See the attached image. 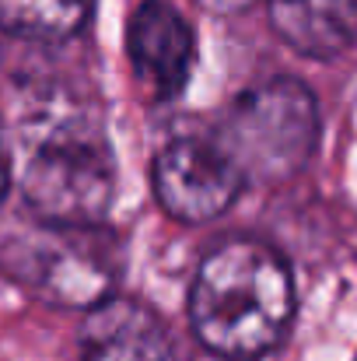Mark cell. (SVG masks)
Returning <instances> with one entry per match:
<instances>
[{
	"mask_svg": "<svg viewBox=\"0 0 357 361\" xmlns=\"http://www.w3.org/2000/svg\"><path fill=\"white\" fill-rule=\"evenodd\" d=\"M81 361H175L165 323L137 298H102L81 330Z\"/></svg>",
	"mask_w": 357,
	"mask_h": 361,
	"instance_id": "obj_7",
	"label": "cell"
},
{
	"mask_svg": "<svg viewBox=\"0 0 357 361\" xmlns=\"http://www.w3.org/2000/svg\"><path fill=\"white\" fill-rule=\"evenodd\" d=\"M214 140L228 151L245 183L280 186L305 169L319 140L315 95L291 78L263 81L238 95Z\"/></svg>",
	"mask_w": 357,
	"mask_h": 361,
	"instance_id": "obj_3",
	"label": "cell"
},
{
	"mask_svg": "<svg viewBox=\"0 0 357 361\" xmlns=\"http://www.w3.org/2000/svg\"><path fill=\"white\" fill-rule=\"evenodd\" d=\"M4 263L25 288L56 305H99L116 281L113 245L95 225L46 221V228L7 242Z\"/></svg>",
	"mask_w": 357,
	"mask_h": 361,
	"instance_id": "obj_4",
	"label": "cell"
},
{
	"mask_svg": "<svg viewBox=\"0 0 357 361\" xmlns=\"http://www.w3.org/2000/svg\"><path fill=\"white\" fill-rule=\"evenodd\" d=\"M95 0H0V28L28 42H63L77 35Z\"/></svg>",
	"mask_w": 357,
	"mask_h": 361,
	"instance_id": "obj_9",
	"label": "cell"
},
{
	"mask_svg": "<svg viewBox=\"0 0 357 361\" xmlns=\"http://www.w3.org/2000/svg\"><path fill=\"white\" fill-rule=\"evenodd\" d=\"M7 186H11V158H7V147L0 140V197L7 193Z\"/></svg>",
	"mask_w": 357,
	"mask_h": 361,
	"instance_id": "obj_11",
	"label": "cell"
},
{
	"mask_svg": "<svg viewBox=\"0 0 357 361\" xmlns=\"http://www.w3.org/2000/svg\"><path fill=\"white\" fill-rule=\"evenodd\" d=\"M270 25L294 53L333 60L357 39V0H270Z\"/></svg>",
	"mask_w": 357,
	"mask_h": 361,
	"instance_id": "obj_8",
	"label": "cell"
},
{
	"mask_svg": "<svg viewBox=\"0 0 357 361\" xmlns=\"http://www.w3.org/2000/svg\"><path fill=\"white\" fill-rule=\"evenodd\" d=\"M245 176L218 140L175 137L154 158V197L158 204L189 225L225 214L238 200Z\"/></svg>",
	"mask_w": 357,
	"mask_h": 361,
	"instance_id": "obj_5",
	"label": "cell"
},
{
	"mask_svg": "<svg viewBox=\"0 0 357 361\" xmlns=\"http://www.w3.org/2000/svg\"><path fill=\"white\" fill-rule=\"evenodd\" d=\"M203 11H211V14H235V11H245L249 4H256V0H196Z\"/></svg>",
	"mask_w": 357,
	"mask_h": 361,
	"instance_id": "obj_10",
	"label": "cell"
},
{
	"mask_svg": "<svg viewBox=\"0 0 357 361\" xmlns=\"http://www.w3.org/2000/svg\"><path fill=\"white\" fill-rule=\"evenodd\" d=\"M126 56L137 88L151 102H172L193 78L196 35L172 4L144 0L126 25Z\"/></svg>",
	"mask_w": 357,
	"mask_h": 361,
	"instance_id": "obj_6",
	"label": "cell"
},
{
	"mask_svg": "<svg viewBox=\"0 0 357 361\" xmlns=\"http://www.w3.org/2000/svg\"><path fill=\"white\" fill-rule=\"evenodd\" d=\"M21 193L42 221L56 225H99L109 214L116 158L92 109L49 102L28 120Z\"/></svg>",
	"mask_w": 357,
	"mask_h": 361,
	"instance_id": "obj_2",
	"label": "cell"
},
{
	"mask_svg": "<svg viewBox=\"0 0 357 361\" xmlns=\"http://www.w3.org/2000/svg\"><path fill=\"white\" fill-rule=\"evenodd\" d=\"M294 316L291 270L277 249L252 239L218 245L196 270L189 323L203 348L225 358H259L280 344Z\"/></svg>",
	"mask_w": 357,
	"mask_h": 361,
	"instance_id": "obj_1",
	"label": "cell"
}]
</instances>
